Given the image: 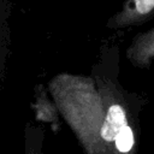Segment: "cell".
<instances>
[{"label":"cell","instance_id":"1","mask_svg":"<svg viewBox=\"0 0 154 154\" xmlns=\"http://www.w3.org/2000/svg\"><path fill=\"white\" fill-rule=\"evenodd\" d=\"M154 19V0H123L120 8L106 22L111 30H128Z\"/></svg>","mask_w":154,"mask_h":154},{"label":"cell","instance_id":"2","mask_svg":"<svg viewBox=\"0 0 154 154\" xmlns=\"http://www.w3.org/2000/svg\"><path fill=\"white\" fill-rule=\"evenodd\" d=\"M125 58L137 69L148 70L154 63V26L137 32L125 49Z\"/></svg>","mask_w":154,"mask_h":154},{"label":"cell","instance_id":"3","mask_svg":"<svg viewBox=\"0 0 154 154\" xmlns=\"http://www.w3.org/2000/svg\"><path fill=\"white\" fill-rule=\"evenodd\" d=\"M135 143V136H134V130L129 125L126 128H124L117 136L114 144L117 147V149L120 153H128L131 150V148L134 147Z\"/></svg>","mask_w":154,"mask_h":154}]
</instances>
